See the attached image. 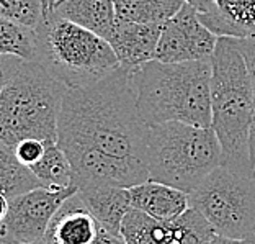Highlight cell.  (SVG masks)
Here are the masks:
<instances>
[{
    "instance_id": "obj_9",
    "label": "cell",
    "mask_w": 255,
    "mask_h": 244,
    "mask_svg": "<svg viewBox=\"0 0 255 244\" xmlns=\"http://www.w3.org/2000/svg\"><path fill=\"white\" fill-rule=\"evenodd\" d=\"M216 43V34L203 25L196 8L185 2L162 26L155 59L162 62L211 59Z\"/></svg>"
},
{
    "instance_id": "obj_21",
    "label": "cell",
    "mask_w": 255,
    "mask_h": 244,
    "mask_svg": "<svg viewBox=\"0 0 255 244\" xmlns=\"http://www.w3.org/2000/svg\"><path fill=\"white\" fill-rule=\"evenodd\" d=\"M172 244H206V243H229L226 238L219 236L213 225L195 210L188 207L182 215L170 220Z\"/></svg>"
},
{
    "instance_id": "obj_7",
    "label": "cell",
    "mask_w": 255,
    "mask_h": 244,
    "mask_svg": "<svg viewBox=\"0 0 255 244\" xmlns=\"http://www.w3.org/2000/svg\"><path fill=\"white\" fill-rule=\"evenodd\" d=\"M190 207L229 243H252L255 236V177L218 166L188 194Z\"/></svg>"
},
{
    "instance_id": "obj_28",
    "label": "cell",
    "mask_w": 255,
    "mask_h": 244,
    "mask_svg": "<svg viewBox=\"0 0 255 244\" xmlns=\"http://www.w3.org/2000/svg\"><path fill=\"white\" fill-rule=\"evenodd\" d=\"M57 2H59V0H48V8L51 10V8H53L54 5L57 3ZM49 10H48V11H49Z\"/></svg>"
},
{
    "instance_id": "obj_29",
    "label": "cell",
    "mask_w": 255,
    "mask_h": 244,
    "mask_svg": "<svg viewBox=\"0 0 255 244\" xmlns=\"http://www.w3.org/2000/svg\"><path fill=\"white\" fill-rule=\"evenodd\" d=\"M44 3H46V7H48V0H44ZM49 10V8H48Z\"/></svg>"
},
{
    "instance_id": "obj_5",
    "label": "cell",
    "mask_w": 255,
    "mask_h": 244,
    "mask_svg": "<svg viewBox=\"0 0 255 244\" xmlns=\"http://www.w3.org/2000/svg\"><path fill=\"white\" fill-rule=\"evenodd\" d=\"M223 149L211 126L165 121L149 126V179L183 192L195 190L221 166Z\"/></svg>"
},
{
    "instance_id": "obj_11",
    "label": "cell",
    "mask_w": 255,
    "mask_h": 244,
    "mask_svg": "<svg viewBox=\"0 0 255 244\" xmlns=\"http://www.w3.org/2000/svg\"><path fill=\"white\" fill-rule=\"evenodd\" d=\"M98 223L75 192L57 208L48 226L43 243L54 244H94Z\"/></svg>"
},
{
    "instance_id": "obj_30",
    "label": "cell",
    "mask_w": 255,
    "mask_h": 244,
    "mask_svg": "<svg viewBox=\"0 0 255 244\" xmlns=\"http://www.w3.org/2000/svg\"><path fill=\"white\" fill-rule=\"evenodd\" d=\"M254 177H255V164H254Z\"/></svg>"
},
{
    "instance_id": "obj_8",
    "label": "cell",
    "mask_w": 255,
    "mask_h": 244,
    "mask_svg": "<svg viewBox=\"0 0 255 244\" xmlns=\"http://www.w3.org/2000/svg\"><path fill=\"white\" fill-rule=\"evenodd\" d=\"M77 190L75 184L66 189H48L41 185L11 197L7 217L0 223V244L43 243L57 208Z\"/></svg>"
},
{
    "instance_id": "obj_3",
    "label": "cell",
    "mask_w": 255,
    "mask_h": 244,
    "mask_svg": "<svg viewBox=\"0 0 255 244\" xmlns=\"http://www.w3.org/2000/svg\"><path fill=\"white\" fill-rule=\"evenodd\" d=\"M139 117L147 126L183 121L211 126V59H150L132 71Z\"/></svg>"
},
{
    "instance_id": "obj_2",
    "label": "cell",
    "mask_w": 255,
    "mask_h": 244,
    "mask_svg": "<svg viewBox=\"0 0 255 244\" xmlns=\"http://www.w3.org/2000/svg\"><path fill=\"white\" fill-rule=\"evenodd\" d=\"M252 115V80L237 39L218 36L211 56V128L223 149L221 166L244 176H254Z\"/></svg>"
},
{
    "instance_id": "obj_20",
    "label": "cell",
    "mask_w": 255,
    "mask_h": 244,
    "mask_svg": "<svg viewBox=\"0 0 255 244\" xmlns=\"http://www.w3.org/2000/svg\"><path fill=\"white\" fill-rule=\"evenodd\" d=\"M0 54L15 56L25 61H38V30L0 16Z\"/></svg>"
},
{
    "instance_id": "obj_31",
    "label": "cell",
    "mask_w": 255,
    "mask_h": 244,
    "mask_svg": "<svg viewBox=\"0 0 255 244\" xmlns=\"http://www.w3.org/2000/svg\"><path fill=\"white\" fill-rule=\"evenodd\" d=\"M252 243H255V236H254V240H252Z\"/></svg>"
},
{
    "instance_id": "obj_14",
    "label": "cell",
    "mask_w": 255,
    "mask_h": 244,
    "mask_svg": "<svg viewBox=\"0 0 255 244\" xmlns=\"http://www.w3.org/2000/svg\"><path fill=\"white\" fill-rule=\"evenodd\" d=\"M216 7L198 13L203 25L229 38L255 36V0H216Z\"/></svg>"
},
{
    "instance_id": "obj_25",
    "label": "cell",
    "mask_w": 255,
    "mask_h": 244,
    "mask_svg": "<svg viewBox=\"0 0 255 244\" xmlns=\"http://www.w3.org/2000/svg\"><path fill=\"white\" fill-rule=\"evenodd\" d=\"M20 61H21L20 57L0 54V92H2L5 84L8 82V79L16 71V67H18Z\"/></svg>"
},
{
    "instance_id": "obj_23",
    "label": "cell",
    "mask_w": 255,
    "mask_h": 244,
    "mask_svg": "<svg viewBox=\"0 0 255 244\" xmlns=\"http://www.w3.org/2000/svg\"><path fill=\"white\" fill-rule=\"evenodd\" d=\"M237 46H239L242 56H244L249 75L252 80V90H254V115H252V126H251V159L252 164H255V36L251 38H236Z\"/></svg>"
},
{
    "instance_id": "obj_1",
    "label": "cell",
    "mask_w": 255,
    "mask_h": 244,
    "mask_svg": "<svg viewBox=\"0 0 255 244\" xmlns=\"http://www.w3.org/2000/svg\"><path fill=\"white\" fill-rule=\"evenodd\" d=\"M147 135L131 69L120 66L100 80L66 90L57 123V144L66 154L89 151L149 171Z\"/></svg>"
},
{
    "instance_id": "obj_16",
    "label": "cell",
    "mask_w": 255,
    "mask_h": 244,
    "mask_svg": "<svg viewBox=\"0 0 255 244\" xmlns=\"http://www.w3.org/2000/svg\"><path fill=\"white\" fill-rule=\"evenodd\" d=\"M121 236L126 244H172L170 223L134 207L126 212L121 222Z\"/></svg>"
},
{
    "instance_id": "obj_17",
    "label": "cell",
    "mask_w": 255,
    "mask_h": 244,
    "mask_svg": "<svg viewBox=\"0 0 255 244\" xmlns=\"http://www.w3.org/2000/svg\"><path fill=\"white\" fill-rule=\"evenodd\" d=\"M36 187L41 182L34 172L16 158L13 146L0 141V192L11 199Z\"/></svg>"
},
{
    "instance_id": "obj_12",
    "label": "cell",
    "mask_w": 255,
    "mask_h": 244,
    "mask_svg": "<svg viewBox=\"0 0 255 244\" xmlns=\"http://www.w3.org/2000/svg\"><path fill=\"white\" fill-rule=\"evenodd\" d=\"M77 194L94 215L97 223L108 233L123 240L121 222L131 208L129 189L112 184H87L80 185Z\"/></svg>"
},
{
    "instance_id": "obj_19",
    "label": "cell",
    "mask_w": 255,
    "mask_h": 244,
    "mask_svg": "<svg viewBox=\"0 0 255 244\" xmlns=\"http://www.w3.org/2000/svg\"><path fill=\"white\" fill-rule=\"evenodd\" d=\"M117 18L137 23H160L170 20L185 3L183 0H113Z\"/></svg>"
},
{
    "instance_id": "obj_18",
    "label": "cell",
    "mask_w": 255,
    "mask_h": 244,
    "mask_svg": "<svg viewBox=\"0 0 255 244\" xmlns=\"http://www.w3.org/2000/svg\"><path fill=\"white\" fill-rule=\"evenodd\" d=\"M30 169L39 179L43 187L66 189L74 185L72 164L57 141H46L44 154Z\"/></svg>"
},
{
    "instance_id": "obj_22",
    "label": "cell",
    "mask_w": 255,
    "mask_h": 244,
    "mask_svg": "<svg viewBox=\"0 0 255 244\" xmlns=\"http://www.w3.org/2000/svg\"><path fill=\"white\" fill-rule=\"evenodd\" d=\"M48 7L44 0H0V16L36 28L44 21Z\"/></svg>"
},
{
    "instance_id": "obj_13",
    "label": "cell",
    "mask_w": 255,
    "mask_h": 244,
    "mask_svg": "<svg viewBox=\"0 0 255 244\" xmlns=\"http://www.w3.org/2000/svg\"><path fill=\"white\" fill-rule=\"evenodd\" d=\"M131 207L146 212L160 222H170L190 207L188 192L147 179L129 187Z\"/></svg>"
},
{
    "instance_id": "obj_6",
    "label": "cell",
    "mask_w": 255,
    "mask_h": 244,
    "mask_svg": "<svg viewBox=\"0 0 255 244\" xmlns=\"http://www.w3.org/2000/svg\"><path fill=\"white\" fill-rule=\"evenodd\" d=\"M36 30L38 62L67 89L92 84L120 67L108 39L54 11H48Z\"/></svg>"
},
{
    "instance_id": "obj_27",
    "label": "cell",
    "mask_w": 255,
    "mask_h": 244,
    "mask_svg": "<svg viewBox=\"0 0 255 244\" xmlns=\"http://www.w3.org/2000/svg\"><path fill=\"white\" fill-rule=\"evenodd\" d=\"M8 207H10V199H8L7 195H3L2 192H0V223H2L3 220H5V217H7Z\"/></svg>"
},
{
    "instance_id": "obj_4",
    "label": "cell",
    "mask_w": 255,
    "mask_h": 244,
    "mask_svg": "<svg viewBox=\"0 0 255 244\" xmlns=\"http://www.w3.org/2000/svg\"><path fill=\"white\" fill-rule=\"evenodd\" d=\"M67 87L38 61L21 59L0 92V141L25 138L57 141V123Z\"/></svg>"
},
{
    "instance_id": "obj_10",
    "label": "cell",
    "mask_w": 255,
    "mask_h": 244,
    "mask_svg": "<svg viewBox=\"0 0 255 244\" xmlns=\"http://www.w3.org/2000/svg\"><path fill=\"white\" fill-rule=\"evenodd\" d=\"M160 23H137L117 18L108 41L120 66L136 71L142 64L155 59V49L162 33Z\"/></svg>"
},
{
    "instance_id": "obj_15",
    "label": "cell",
    "mask_w": 255,
    "mask_h": 244,
    "mask_svg": "<svg viewBox=\"0 0 255 244\" xmlns=\"http://www.w3.org/2000/svg\"><path fill=\"white\" fill-rule=\"evenodd\" d=\"M49 11H54L62 18L77 23L105 39H108L117 23L113 0H59Z\"/></svg>"
},
{
    "instance_id": "obj_24",
    "label": "cell",
    "mask_w": 255,
    "mask_h": 244,
    "mask_svg": "<svg viewBox=\"0 0 255 244\" xmlns=\"http://www.w3.org/2000/svg\"><path fill=\"white\" fill-rule=\"evenodd\" d=\"M13 149H15L16 158L25 166L31 167L33 164H36V162L41 159V156L44 154L46 141L38 138H25L16 144H13Z\"/></svg>"
},
{
    "instance_id": "obj_26",
    "label": "cell",
    "mask_w": 255,
    "mask_h": 244,
    "mask_svg": "<svg viewBox=\"0 0 255 244\" xmlns=\"http://www.w3.org/2000/svg\"><path fill=\"white\" fill-rule=\"evenodd\" d=\"M183 2L190 3L191 7L196 8L198 13H205V11H210L211 8L216 7V0H183Z\"/></svg>"
}]
</instances>
